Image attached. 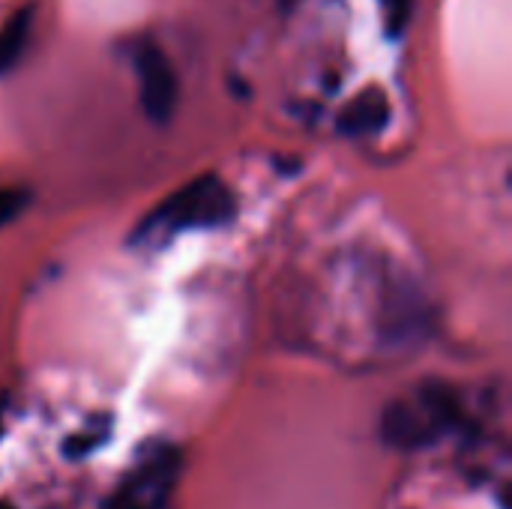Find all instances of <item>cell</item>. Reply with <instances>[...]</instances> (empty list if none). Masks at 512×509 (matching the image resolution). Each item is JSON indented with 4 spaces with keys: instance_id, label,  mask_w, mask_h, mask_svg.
<instances>
[{
    "instance_id": "cell-1",
    "label": "cell",
    "mask_w": 512,
    "mask_h": 509,
    "mask_svg": "<svg viewBox=\"0 0 512 509\" xmlns=\"http://www.w3.org/2000/svg\"><path fill=\"white\" fill-rule=\"evenodd\" d=\"M234 213L237 204L231 189L216 174H204L171 192L165 201H159L135 228L132 243H165L174 234L219 228L228 219H234Z\"/></svg>"
},
{
    "instance_id": "cell-2",
    "label": "cell",
    "mask_w": 512,
    "mask_h": 509,
    "mask_svg": "<svg viewBox=\"0 0 512 509\" xmlns=\"http://www.w3.org/2000/svg\"><path fill=\"white\" fill-rule=\"evenodd\" d=\"M462 396L450 384L429 381L411 396L387 405L381 417V435L396 450H420L462 426Z\"/></svg>"
},
{
    "instance_id": "cell-3",
    "label": "cell",
    "mask_w": 512,
    "mask_h": 509,
    "mask_svg": "<svg viewBox=\"0 0 512 509\" xmlns=\"http://www.w3.org/2000/svg\"><path fill=\"white\" fill-rule=\"evenodd\" d=\"M180 477V453L168 444L147 450L129 477L108 498L105 509H168Z\"/></svg>"
},
{
    "instance_id": "cell-4",
    "label": "cell",
    "mask_w": 512,
    "mask_h": 509,
    "mask_svg": "<svg viewBox=\"0 0 512 509\" xmlns=\"http://www.w3.org/2000/svg\"><path fill=\"white\" fill-rule=\"evenodd\" d=\"M138 75H141V105L153 123H168L177 108V75L171 60L156 42L138 48Z\"/></svg>"
},
{
    "instance_id": "cell-5",
    "label": "cell",
    "mask_w": 512,
    "mask_h": 509,
    "mask_svg": "<svg viewBox=\"0 0 512 509\" xmlns=\"http://www.w3.org/2000/svg\"><path fill=\"white\" fill-rule=\"evenodd\" d=\"M390 120V99L381 87H366L357 93L339 114V132L348 138H363L375 135L387 126Z\"/></svg>"
},
{
    "instance_id": "cell-6",
    "label": "cell",
    "mask_w": 512,
    "mask_h": 509,
    "mask_svg": "<svg viewBox=\"0 0 512 509\" xmlns=\"http://www.w3.org/2000/svg\"><path fill=\"white\" fill-rule=\"evenodd\" d=\"M30 27H33V6H21L15 9L3 27H0V75L12 72L27 48V39H30Z\"/></svg>"
},
{
    "instance_id": "cell-7",
    "label": "cell",
    "mask_w": 512,
    "mask_h": 509,
    "mask_svg": "<svg viewBox=\"0 0 512 509\" xmlns=\"http://www.w3.org/2000/svg\"><path fill=\"white\" fill-rule=\"evenodd\" d=\"M384 15H387V33L396 39L405 33L411 15H414V0H381Z\"/></svg>"
},
{
    "instance_id": "cell-8",
    "label": "cell",
    "mask_w": 512,
    "mask_h": 509,
    "mask_svg": "<svg viewBox=\"0 0 512 509\" xmlns=\"http://www.w3.org/2000/svg\"><path fill=\"white\" fill-rule=\"evenodd\" d=\"M30 192L27 189H0V228H6L12 219L21 216V210L27 207Z\"/></svg>"
},
{
    "instance_id": "cell-9",
    "label": "cell",
    "mask_w": 512,
    "mask_h": 509,
    "mask_svg": "<svg viewBox=\"0 0 512 509\" xmlns=\"http://www.w3.org/2000/svg\"><path fill=\"white\" fill-rule=\"evenodd\" d=\"M108 435H105V426H99L96 432H78L75 438H69L66 441V447H63V453L75 462V459H81V456H87V453H93L102 441H105Z\"/></svg>"
},
{
    "instance_id": "cell-10",
    "label": "cell",
    "mask_w": 512,
    "mask_h": 509,
    "mask_svg": "<svg viewBox=\"0 0 512 509\" xmlns=\"http://www.w3.org/2000/svg\"><path fill=\"white\" fill-rule=\"evenodd\" d=\"M0 509H18L15 504H9V501H0Z\"/></svg>"
}]
</instances>
